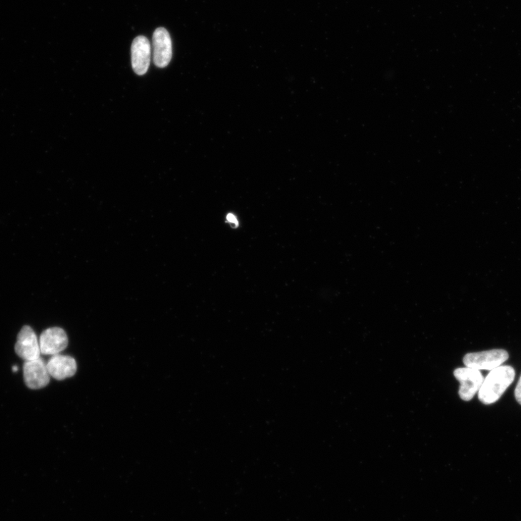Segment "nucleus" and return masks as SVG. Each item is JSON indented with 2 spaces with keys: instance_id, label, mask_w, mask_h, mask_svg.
I'll use <instances>...</instances> for the list:
<instances>
[{
  "instance_id": "1",
  "label": "nucleus",
  "mask_w": 521,
  "mask_h": 521,
  "mask_svg": "<svg viewBox=\"0 0 521 521\" xmlns=\"http://www.w3.org/2000/svg\"><path fill=\"white\" fill-rule=\"evenodd\" d=\"M515 370L510 366H500L490 372L479 391L480 400L490 405L496 403L513 383Z\"/></svg>"
},
{
  "instance_id": "2",
  "label": "nucleus",
  "mask_w": 521,
  "mask_h": 521,
  "mask_svg": "<svg viewBox=\"0 0 521 521\" xmlns=\"http://www.w3.org/2000/svg\"><path fill=\"white\" fill-rule=\"evenodd\" d=\"M509 358L508 353L502 349H495L466 354L463 363L466 368L477 370L492 371L501 366Z\"/></svg>"
},
{
  "instance_id": "3",
  "label": "nucleus",
  "mask_w": 521,
  "mask_h": 521,
  "mask_svg": "<svg viewBox=\"0 0 521 521\" xmlns=\"http://www.w3.org/2000/svg\"><path fill=\"white\" fill-rule=\"evenodd\" d=\"M454 376L460 382V398L465 401L473 399L482 388L485 378L480 370L465 368L454 371Z\"/></svg>"
},
{
  "instance_id": "4",
  "label": "nucleus",
  "mask_w": 521,
  "mask_h": 521,
  "mask_svg": "<svg viewBox=\"0 0 521 521\" xmlns=\"http://www.w3.org/2000/svg\"><path fill=\"white\" fill-rule=\"evenodd\" d=\"M24 378L26 386L32 390L41 389L49 385L50 375L42 358L25 361Z\"/></svg>"
},
{
  "instance_id": "5",
  "label": "nucleus",
  "mask_w": 521,
  "mask_h": 521,
  "mask_svg": "<svg viewBox=\"0 0 521 521\" xmlns=\"http://www.w3.org/2000/svg\"><path fill=\"white\" fill-rule=\"evenodd\" d=\"M153 63L156 66L167 67L173 56L172 40L168 31L164 28L156 29L153 34Z\"/></svg>"
},
{
  "instance_id": "6",
  "label": "nucleus",
  "mask_w": 521,
  "mask_h": 521,
  "mask_svg": "<svg viewBox=\"0 0 521 521\" xmlns=\"http://www.w3.org/2000/svg\"><path fill=\"white\" fill-rule=\"evenodd\" d=\"M69 345L66 333L60 328H51L44 330L39 338L41 354L57 355Z\"/></svg>"
},
{
  "instance_id": "7",
  "label": "nucleus",
  "mask_w": 521,
  "mask_h": 521,
  "mask_svg": "<svg viewBox=\"0 0 521 521\" xmlns=\"http://www.w3.org/2000/svg\"><path fill=\"white\" fill-rule=\"evenodd\" d=\"M15 350L25 361L41 357L39 341L31 327L26 325L21 329L18 335Z\"/></svg>"
},
{
  "instance_id": "8",
  "label": "nucleus",
  "mask_w": 521,
  "mask_h": 521,
  "mask_svg": "<svg viewBox=\"0 0 521 521\" xmlns=\"http://www.w3.org/2000/svg\"><path fill=\"white\" fill-rule=\"evenodd\" d=\"M131 61L134 72L138 76L146 74L151 61V45L148 39L143 36H137L131 46Z\"/></svg>"
},
{
  "instance_id": "9",
  "label": "nucleus",
  "mask_w": 521,
  "mask_h": 521,
  "mask_svg": "<svg viewBox=\"0 0 521 521\" xmlns=\"http://www.w3.org/2000/svg\"><path fill=\"white\" fill-rule=\"evenodd\" d=\"M46 368L50 377L64 380L76 375L77 363L71 356L57 354L49 360Z\"/></svg>"
},
{
  "instance_id": "10",
  "label": "nucleus",
  "mask_w": 521,
  "mask_h": 521,
  "mask_svg": "<svg viewBox=\"0 0 521 521\" xmlns=\"http://www.w3.org/2000/svg\"><path fill=\"white\" fill-rule=\"evenodd\" d=\"M515 397L517 403L521 405V376L515 390Z\"/></svg>"
},
{
  "instance_id": "11",
  "label": "nucleus",
  "mask_w": 521,
  "mask_h": 521,
  "mask_svg": "<svg viewBox=\"0 0 521 521\" xmlns=\"http://www.w3.org/2000/svg\"><path fill=\"white\" fill-rule=\"evenodd\" d=\"M227 220L229 223H232L235 226H238V222L236 218L233 214L228 215L227 217Z\"/></svg>"
},
{
  "instance_id": "12",
  "label": "nucleus",
  "mask_w": 521,
  "mask_h": 521,
  "mask_svg": "<svg viewBox=\"0 0 521 521\" xmlns=\"http://www.w3.org/2000/svg\"><path fill=\"white\" fill-rule=\"evenodd\" d=\"M13 370H14V372H17L19 370V368L15 366L13 368Z\"/></svg>"
}]
</instances>
